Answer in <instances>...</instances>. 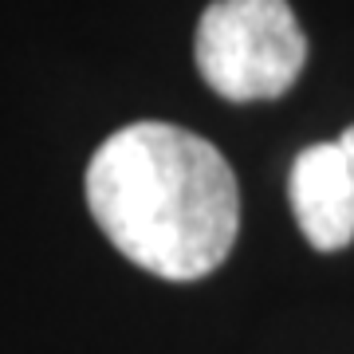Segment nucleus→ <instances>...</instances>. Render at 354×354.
<instances>
[{
	"instance_id": "2",
	"label": "nucleus",
	"mask_w": 354,
	"mask_h": 354,
	"mask_svg": "<svg viewBox=\"0 0 354 354\" xmlns=\"http://www.w3.org/2000/svg\"><path fill=\"white\" fill-rule=\"evenodd\" d=\"M197 71L228 102L279 99L307 64L288 0H213L197 24Z\"/></svg>"
},
{
	"instance_id": "3",
	"label": "nucleus",
	"mask_w": 354,
	"mask_h": 354,
	"mask_svg": "<svg viewBox=\"0 0 354 354\" xmlns=\"http://www.w3.org/2000/svg\"><path fill=\"white\" fill-rule=\"evenodd\" d=\"M288 201L304 241L339 252L354 241V127L307 146L288 174Z\"/></svg>"
},
{
	"instance_id": "1",
	"label": "nucleus",
	"mask_w": 354,
	"mask_h": 354,
	"mask_svg": "<svg viewBox=\"0 0 354 354\" xmlns=\"http://www.w3.org/2000/svg\"><path fill=\"white\" fill-rule=\"evenodd\" d=\"M87 209L130 264L193 283L228 260L241 189L225 153L169 122H130L87 165Z\"/></svg>"
}]
</instances>
